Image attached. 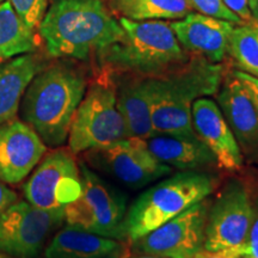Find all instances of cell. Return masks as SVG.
I'll list each match as a JSON object with an SVG mask.
<instances>
[{
    "label": "cell",
    "mask_w": 258,
    "mask_h": 258,
    "mask_svg": "<svg viewBox=\"0 0 258 258\" xmlns=\"http://www.w3.org/2000/svg\"><path fill=\"white\" fill-rule=\"evenodd\" d=\"M189 3L199 14L231 22L235 25L243 24L241 19L226 6L224 0H189Z\"/></svg>",
    "instance_id": "obj_25"
},
{
    "label": "cell",
    "mask_w": 258,
    "mask_h": 258,
    "mask_svg": "<svg viewBox=\"0 0 258 258\" xmlns=\"http://www.w3.org/2000/svg\"><path fill=\"white\" fill-rule=\"evenodd\" d=\"M215 179L201 171H180L148 188L127 209L125 239L129 243L176 218L208 198Z\"/></svg>",
    "instance_id": "obj_5"
},
{
    "label": "cell",
    "mask_w": 258,
    "mask_h": 258,
    "mask_svg": "<svg viewBox=\"0 0 258 258\" xmlns=\"http://www.w3.org/2000/svg\"><path fill=\"white\" fill-rule=\"evenodd\" d=\"M116 102L124 120L128 138L146 139L157 134L151 117L146 77L123 72L114 77Z\"/></svg>",
    "instance_id": "obj_17"
},
{
    "label": "cell",
    "mask_w": 258,
    "mask_h": 258,
    "mask_svg": "<svg viewBox=\"0 0 258 258\" xmlns=\"http://www.w3.org/2000/svg\"><path fill=\"white\" fill-rule=\"evenodd\" d=\"M17 194L6 185V183L0 180V217L10 206L17 201Z\"/></svg>",
    "instance_id": "obj_29"
},
{
    "label": "cell",
    "mask_w": 258,
    "mask_h": 258,
    "mask_svg": "<svg viewBox=\"0 0 258 258\" xmlns=\"http://www.w3.org/2000/svg\"><path fill=\"white\" fill-rule=\"evenodd\" d=\"M243 246H244V256L258 258V238L254 240L249 241V243L246 241Z\"/></svg>",
    "instance_id": "obj_30"
},
{
    "label": "cell",
    "mask_w": 258,
    "mask_h": 258,
    "mask_svg": "<svg viewBox=\"0 0 258 258\" xmlns=\"http://www.w3.org/2000/svg\"><path fill=\"white\" fill-rule=\"evenodd\" d=\"M222 71L221 64L195 55L176 69L146 77L154 131L161 134L196 135L191 123L194 102L217 95Z\"/></svg>",
    "instance_id": "obj_2"
},
{
    "label": "cell",
    "mask_w": 258,
    "mask_h": 258,
    "mask_svg": "<svg viewBox=\"0 0 258 258\" xmlns=\"http://www.w3.org/2000/svg\"><path fill=\"white\" fill-rule=\"evenodd\" d=\"M3 2H4V0H0V4H2V3H3Z\"/></svg>",
    "instance_id": "obj_36"
},
{
    "label": "cell",
    "mask_w": 258,
    "mask_h": 258,
    "mask_svg": "<svg viewBox=\"0 0 258 258\" xmlns=\"http://www.w3.org/2000/svg\"><path fill=\"white\" fill-rule=\"evenodd\" d=\"M253 217L249 194L243 183L230 180L208 209L203 249L218 251L245 244Z\"/></svg>",
    "instance_id": "obj_12"
},
{
    "label": "cell",
    "mask_w": 258,
    "mask_h": 258,
    "mask_svg": "<svg viewBox=\"0 0 258 258\" xmlns=\"http://www.w3.org/2000/svg\"><path fill=\"white\" fill-rule=\"evenodd\" d=\"M179 44L185 50L212 63H219L228 53L233 23L191 12L170 23Z\"/></svg>",
    "instance_id": "obj_16"
},
{
    "label": "cell",
    "mask_w": 258,
    "mask_h": 258,
    "mask_svg": "<svg viewBox=\"0 0 258 258\" xmlns=\"http://www.w3.org/2000/svg\"><path fill=\"white\" fill-rule=\"evenodd\" d=\"M209 205L200 201L132 243L133 252L161 258H195L205 244Z\"/></svg>",
    "instance_id": "obj_11"
},
{
    "label": "cell",
    "mask_w": 258,
    "mask_h": 258,
    "mask_svg": "<svg viewBox=\"0 0 258 258\" xmlns=\"http://www.w3.org/2000/svg\"><path fill=\"white\" fill-rule=\"evenodd\" d=\"M218 103L241 154L249 161L258 163V109L233 72L227 74L221 83Z\"/></svg>",
    "instance_id": "obj_14"
},
{
    "label": "cell",
    "mask_w": 258,
    "mask_h": 258,
    "mask_svg": "<svg viewBox=\"0 0 258 258\" xmlns=\"http://www.w3.org/2000/svg\"><path fill=\"white\" fill-rule=\"evenodd\" d=\"M123 38L108 48L101 59L122 72L152 77L188 61L169 22L120 18Z\"/></svg>",
    "instance_id": "obj_4"
},
{
    "label": "cell",
    "mask_w": 258,
    "mask_h": 258,
    "mask_svg": "<svg viewBox=\"0 0 258 258\" xmlns=\"http://www.w3.org/2000/svg\"><path fill=\"white\" fill-rule=\"evenodd\" d=\"M34 30L22 21L9 2L0 4V61L34 53L36 50Z\"/></svg>",
    "instance_id": "obj_21"
},
{
    "label": "cell",
    "mask_w": 258,
    "mask_h": 258,
    "mask_svg": "<svg viewBox=\"0 0 258 258\" xmlns=\"http://www.w3.org/2000/svg\"><path fill=\"white\" fill-rule=\"evenodd\" d=\"M252 16H253V18L256 19V21L258 22V5H257V8H256V10H254V11L252 12Z\"/></svg>",
    "instance_id": "obj_35"
},
{
    "label": "cell",
    "mask_w": 258,
    "mask_h": 258,
    "mask_svg": "<svg viewBox=\"0 0 258 258\" xmlns=\"http://www.w3.org/2000/svg\"><path fill=\"white\" fill-rule=\"evenodd\" d=\"M84 163L131 189H140L172 172L148 150L146 140L125 138L108 146L83 153Z\"/></svg>",
    "instance_id": "obj_8"
},
{
    "label": "cell",
    "mask_w": 258,
    "mask_h": 258,
    "mask_svg": "<svg viewBox=\"0 0 258 258\" xmlns=\"http://www.w3.org/2000/svg\"><path fill=\"white\" fill-rule=\"evenodd\" d=\"M47 146L35 129L15 117L0 124V180L18 184L34 171Z\"/></svg>",
    "instance_id": "obj_13"
},
{
    "label": "cell",
    "mask_w": 258,
    "mask_h": 258,
    "mask_svg": "<svg viewBox=\"0 0 258 258\" xmlns=\"http://www.w3.org/2000/svg\"><path fill=\"white\" fill-rule=\"evenodd\" d=\"M257 5H258V0H249V6H250L251 12H253L254 10H256Z\"/></svg>",
    "instance_id": "obj_33"
},
{
    "label": "cell",
    "mask_w": 258,
    "mask_h": 258,
    "mask_svg": "<svg viewBox=\"0 0 258 258\" xmlns=\"http://www.w3.org/2000/svg\"><path fill=\"white\" fill-rule=\"evenodd\" d=\"M224 3L233 14L241 19L243 23H253V18L249 6V0H224Z\"/></svg>",
    "instance_id": "obj_26"
},
{
    "label": "cell",
    "mask_w": 258,
    "mask_h": 258,
    "mask_svg": "<svg viewBox=\"0 0 258 258\" xmlns=\"http://www.w3.org/2000/svg\"><path fill=\"white\" fill-rule=\"evenodd\" d=\"M191 123L196 135L215 156L220 169L233 172L243 167L239 145L217 103L206 97L196 99L191 108Z\"/></svg>",
    "instance_id": "obj_15"
},
{
    "label": "cell",
    "mask_w": 258,
    "mask_h": 258,
    "mask_svg": "<svg viewBox=\"0 0 258 258\" xmlns=\"http://www.w3.org/2000/svg\"><path fill=\"white\" fill-rule=\"evenodd\" d=\"M38 29L49 55L79 60L101 56L124 35L102 0H56Z\"/></svg>",
    "instance_id": "obj_1"
},
{
    "label": "cell",
    "mask_w": 258,
    "mask_h": 258,
    "mask_svg": "<svg viewBox=\"0 0 258 258\" xmlns=\"http://www.w3.org/2000/svg\"><path fill=\"white\" fill-rule=\"evenodd\" d=\"M249 257H250V256H249ZM250 258H252V257H250Z\"/></svg>",
    "instance_id": "obj_37"
},
{
    "label": "cell",
    "mask_w": 258,
    "mask_h": 258,
    "mask_svg": "<svg viewBox=\"0 0 258 258\" xmlns=\"http://www.w3.org/2000/svg\"><path fill=\"white\" fill-rule=\"evenodd\" d=\"M0 258H16V257H12V256H10V254L3 252V251H0Z\"/></svg>",
    "instance_id": "obj_34"
},
{
    "label": "cell",
    "mask_w": 258,
    "mask_h": 258,
    "mask_svg": "<svg viewBox=\"0 0 258 258\" xmlns=\"http://www.w3.org/2000/svg\"><path fill=\"white\" fill-rule=\"evenodd\" d=\"M125 258H161L157 256H152V254L146 253H139V252H129V254Z\"/></svg>",
    "instance_id": "obj_32"
},
{
    "label": "cell",
    "mask_w": 258,
    "mask_h": 258,
    "mask_svg": "<svg viewBox=\"0 0 258 258\" xmlns=\"http://www.w3.org/2000/svg\"><path fill=\"white\" fill-rule=\"evenodd\" d=\"M128 138L124 120L116 102L114 76L104 72L85 92L69 133V148L74 156L108 146Z\"/></svg>",
    "instance_id": "obj_6"
},
{
    "label": "cell",
    "mask_w": 258,
    "mask_h": 258,
    "mask_svg": "<svg viewBox=\"0 0 258 258\" xmlns=\"http://www.w3.org/2000/svg\"><path fill=\"white\" fill-rule=\"evenodd\" d=\"M42 69L32 53L0 61V124L17 116L25 90Z\"/></svg>",
    "instance_id": "obj_19"
},
{
    "label": "cell",
    "mask_w": 258,
    "mask_h": 258,
    "mask_svg": "<svg viewBox=\"0 0 258 258\" xmlns=\"http://www.w3.org/2000/svg\"><path fill=\"white\" fill-rule=\"evenodd\" d=\"M146 144L157 159L172 169L198 171L217 165L215 156L198 135L157 133L146 139Z\"/></svg>",
    "instance_id": "obj_18"
},
{
    "label": "cell",
    "mask_w": 258,
    "mask_h": 258,
    "mask_svg": "<svg viewBox=\"0 0 258 258\" xmlns=\"http://www.w3.org/2000/svg\"><path fill=\"white\" fill-rule=\"evenodd\" d=\"M243 245L237 247H231V249H224L218 251H208L202 249L196 254L195 258H239L244 256Z\"/></svg>",
    "instance_id": "obj_27"
},
{
    "label": "cell",
    "mask_w": 258,
    "mask_h": 258,
    "mask_svg": "<svg viewBox=\"0 0 258 258\" xmlns=\"http://www.w3.org/2000/svg\"><path fill=\"white\" fill-rule=\"evenodd\" d=\"M86 85L84 74L64 63L42 69L29 84L19 105L22 120L47 147H61L67 141Z\"/></svg>",
    "instance_id": "obj_3"
},
{
    "label": "cell",
    "mask_w": 258,
    "mask_h": 258,
    "mask_svg": "<svg viewBox=\"0 0 258 258\" xmlns=\"http://www.w3.org/2000/svg\"><path fill=\"white\" fill-rule=\"evenodd\" d=\"M124 241L64 226L44 249V258H103L124 246Z\"/></svg>",
    "instance_id": "obj_20"
},
{
    "label": "cell",
    "mask_w": 258,
    "mask_h": 258,
    "mask_svg": "<svg viewBox=\"0 0 258 258\" xmlns=\"http://www.w3.org/2000/svg\"><path fill=\"white\" fill-rule=\"evenodd\" d=\"M24 198L35 207L64 214L70 203L82 194V175L69 147H56L44 154L23 185Z\"/></svg>",
    "instance_id": "obj_9"
},
{
    "label": "cell",
    "mask_w": 258,
    "mask_h": 258,
    "mask_svg": "<svg viewBox=\"0 0 258 258\" xmlns=\"http://www.w3.org/2000/svg\"><path fill=\"white\" fill-rule=\"evenodd\" d=\"M62 222L64 214L17 200L0 217V251L16 258H36Z\"/></svg>",
    "instance_id": "obj_10"
},
{
    "label": "cell",
    "mask_w": 258,
    "mask_h": 258,
    "mask_svg": "<svg viewBox=\"0 0 258 258\" xmlns=\"http://www.w3.org/2000/svg\"><path fill=\"white\" fill-rule=\"evenodd\" d=\"M233 74L247 90V92H249V95L258 109V78L251 76V74L241 72V71H233Z\"/></svg>",
    "instance_id": "obj_28"
},
{
    "label": "cell",
    "mask_w": 258,
    "mask_h": 258,
    "mask_svg": "<svg viewBox=\"0 0 258 258\" xmlns=\"http://www.w3.org/2000/svg\"><path fill=\"white\" fill-rule=\"evenodd\" d=\"M110 8L132 21L182 19L194 10L189 0H110Z\"/></svg>",
    "instance_id": "obj_22"
},
{
    "label": "cell",
    "mask_w": 258,
    "mask_h": 258,
    "mask_svg": "<svg viewBox=\"0 0 258 258\" xmlns=\"http://www.w3.org/2000/svg\"><path fill=\"white\" fill-rule=\"evenodd\" d=\"M228 53L238 69L258 78V22L234 25Z\"/></svg>",
    "instance_id": "obj_23"
},
{
    "label": "cell",
    "mask_w": 258,
    "mask_h": 258,
    "mask_svg": "<svg viewBox=\"0 0 258 258\" xmlns=\"http://www.w3.org/2000/svg\"><path fill=\"white\" fill-rule=\"evenodd\" d=\"M129 252H131V251H129V249L127 247V245H124V246L122 247V249L115 251V252L108 254V256H105V257H103V258H125L129 254Z\"/></svg>",
    "instance_id": "obj_31"
},
{
    "label": "cell",
    "mask_w": 258,
    "mask_h": 258,
    "mask_svg": "<svg viewBox=\"0 0 258 258\" xmlns=\"http://www.w3.org/2000/svg\"><path fill=\"white\" fill-rule=\"evenodd\" d=\"M82 175V194L64 209V222L71 227L91 233L127 241L124 219L127 198L109 184L98 172L79 163Z\"/></svg>",
    "instance_id": "obj_7"
},
{
    "label": "cell",
    "mask_w": 258,
    "mask_h": 258,
    "mask_svg": "<svg viewBox=\"0 0 258 258\" xmlns=\"http://www.w3.org/2000/svg\"><path fill=\"white\" fill-rule=\"evenodd\" d=\"M9 3L32 30L40 25L47 10V0H9Z\"/></svg>",
    "instance_id": "obj_24"
}]
</instances>
